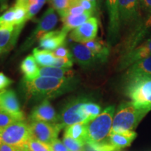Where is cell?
Listing matches in <instances>:
<instances>
[{"instance_id": "cell-39", "label": "cell", "mask_w": 151, "mask_h": 151, "mask_svg": "<svg viewBox=\"0 0 151 151\" xmlns=\"http://www.w3.org/2000/svg\"><path fill=\"white\" fill-rule=\"evenodd\" d=\"M74 4H78L81 6L86 11L94 13L97 10V9L94 7V6L90 2L89 0H78L76 3Z\"/></svg>"}, {"instance_id": "cell-28", "label": "cell", "mask_w": 151, "mask_h": 151, "mask_svg": "<svg viewBox=\"0 0 151 151\" xmlns=\"http://www.w3.org/2000/svg\"><path fill=\"white\" fill-rule=\"evenodd\" d=\"M62 142L69 151H84L86 143L76 140L72 138L64 135L62 138Z\"/></svg>"}, {"instance_id": "cell-22", "label": "cell", "mask_w": 151, "mask_h": 151, "mask_svg": "<svg viewBox=\"0 0 151 151\" xmlns=\"http://www.w3.org/2000/svg\"><path fill=\"white\" fill-rule=\"evenodd\" d=\"M20 69L24 74V80L31 81L39 76V67L33 56L28 55L22 60Z\"/></svg>"}, {"instance_id": "cell-36", "label": "cell", "mask_w": 151, "mask_h": 151, "mask_svg": "<svg viewBox=\"0 0 151 151\" xmlns=\"http://www.w3.org/2000/svg\"><path fill=\"white\" fill-rule=\"evenodd\" d=\"M86 11L83 8L82 6L78 4H73L69 6L67 10L65 11L64 16L62 17H65L67 16H77V15H81L86 13Z\"/></svg>"}, {"instance_id": "cell-4", "label": "cell", "mask_w": 151, "mask_h": 151, "mask_svg": "<svg viewBox=\"0 0 151 151\" xmlns=\"http://www.w3.org/2000/svg\"><path fill=\"white\" fill-rule=\"evenodd\" d=\"M124 91L132 101L151 110V76L126 81Z\"/></svg>"}, {"instance_id": "cell-9", "label": "cell", "mask_w": 151, "mask_h": 151, "mask_svg": "<svg viewBox=\"0 0 151 151\" xmlns=\"http://www.w3.org/2000/svg\"><path fill=\"white\" fill-rule=\"evenodd\" d=\"M120 24L134 26L142 18L140 0H118Z\"/></svg>"}, {"instance_id": "cell-29", "label": "cell", "mask_w": 151, "mask_h": 151, "mask_svg": "<svg viewBox=\"0 0 151 151\" xmlns=\"http://www.w3.org/2000/svg\"><path fill=\"white\" fill-rule=\"evenodd\" d=\"M15 24L24 25L27 21L28 9L21 6H15Z\"/></svg>"}, {"instance_id": "cell-19", "label": "cell", "mask_w": 151, "mask_h": 151, "mask_svg": "<svg viewBox=\"0 0 151 151\" xmlns=\"http://www.w3.org/2000/svg\"><path fill=\"white\" fill-rule=\"evenodd\" d=\"M151 76V56L143 59L128 67L124 73V78L126 81L141 77Z\"/></svg>"}, {"instance_id": "cell-44", "label": "cell", "mask_w": 151, "mask_h": 151, "mask_svg": "<svg viewBox=\"0 0 151 151\" xmlns=\"http://www.w3.org/2000/svg\"><path fill=\"white\" fill-rule=\"evenodd\" d=\"M17 151H30V150L27 146L24 147H21V148H17Z\"/></svg>"}, {"instance_id": "cell-14", "label": "cell", "mask_w": 151, "mask_h": 151, "mask_svg": "<svg viewBox=\"0 0 151 151\" xmlns=\"http://www.w3.org/2000/svg\"><path fill=\"white\" fill-rule=\"evenodd\" d=\"M99 22L95 17H91L81 26L73 29L69 37L76 43H85L97 38Z\"/></svg>"}, {"instance_id": "cell-33", "label": "cell", "mask_w": 151, "mask_h": 151, "mask_svg": "<svg viewBox=\"0 0 151 151\" xmlns=\"http://www.w3.org/2000/svg\"><path fill=\"white\" fill-rule=\"evenodd\" d=\"M47 0H31L28 7L27 20H30L41 10Z\"/></svg>"}, {"instance_id": "cell-45", "label": "cell", "mask_w": 151, "mask_h": 151, "mask_svg": "<svg viewBox=\"0 0 151 151\" xmlns=\"http://www.w3.org/2000/svg\"><path fill=\"white\" fill-rule=\"evenodd\" d=\"M89 1L94 6V7L97 9V4H98V3H99V1H98V0H89Z\"/></svg>"}, {"instance_id": "cell-3", "label": "cell", "mask_w": 151, "mask_h": 151, "mask_svg": "<svg viewBox=\"0 0 151 151\" xmlns=\"http://www.w3.org/2000/svg\"><path fill=\"white\" fill-rule=\"evenodd\" d=\"M115 111L114 106H110L99 116L86 122V144L101 142L108 138L112 128Z\"/></svg>"}, {"instance_id": "cell-21", "label": "cell", "mask_w": 151, "mask_h": 151, "mask_svg": "<svg viewBox=\"0 0 151 151\" xmlns=\"http://www.w3.org/2000/svg\"><path fill=\"white\" fill-rule=\"evenodd\" d=\"M93 52L99 60L100 62H105L110 54L109 45L99 38H95L93 40L84 43Z\"/></svg>"}, {"instance_id": "cell-23", "label": "cell", "mask_w": 151, "mask_h": 151, "mask_svg": "<svg viewBox=\"0 0 151 151\" xmlns=\"http://www.w3.org/2000/svg\"><path fill=\"white\" fill-rule=\"evenodd\" d=\"M39 76L52 77L58 78H73L75 77V72L70 69H62L54 67H39Z\"/></svg>"}, {"instance_id": "cell-41", "label": "cell", "mask_w": 151, "mask_h": 151, "mask_svg": "<svg viewBox=\"0 0 151 151\" xmlns=\"http://www.w3.org/2000/svg\"><path fill=\"white\" fill-rule=\"evenodd\" d=\"M141 12L147 15L151 14V0H140Z\"/></svg>"}, {"instance_id": "cell-11", "label": "cell", "mask_w": 151, "mask_h": 151, "mask_svg": "<svg viewBox=\"0 0 151 151\" xmlns=\"http://www.w3.org/2000/svg\"><path fill=\"white\" fill-rule=\"evenodd\" d=\"M151 56V36L129 51L122 54L118 64L119 70H123L143 59Z\"/></svg>"}, {"instance_id": "cell-16", "label": "cell", "mask_w": 151, "mask_h": 151, "mask_svg": "<svg viewBox=\"0 0 151 151\" xmlns=\"http://www.w3.org/2000/svg\"><path fill=\"white\" fill-rule=\"evenodd\" d=\"M0 111L24 119L17 95L13 90L0 92Z\"/></svg>"}, {"instance_id": "cell-10", "label": "cell", "mask_w": 151, "mask_h": 151, "mask_svg": "<svg viewBox=\"0 0 151 151\" xmlns=\"http://www.w3.org/2000/svg\"><path fill=\"white\" fill-rule=\"evenodd\" d=\"M29 125L34 138L49 145L58 139L59 132L62 129L60 124L46 122L31 121Z\"/></svg>"}, {"instance_id": "cell-18", "label": "cell", "mask_w": 151, "mask_h": 151, "mask_svg": "<svg viewBox=\"0 0 151 151\" xmlns=\"http://www.w3.org/2000/svg\"><path fill=\"white\" fill-rule=\"evenodd\" d=\"M67 34L68 32L63 28L49 32L39 39V47L42 50L53 51L60 46L65 45Z\"/></svg>"}, {"instance_id": "cell-2", "label": "cell", "mask_w": 151, "mask_h": 151, "mask_svg": "<svg viewBox=\"0 0 151 151\" xmlns=\"http://www.w3.org/2000/svg\"><path fill=\"white\" fill-rule=\"evenodd\" d=\"M150 111L132 101L122 103L113 117L110 134L134 131Z\"/></svg>"}, {"instance_id": "cell-25", "label": "cell", "mask_w": 151, "mask_h": 151, "mask_svg": "<svg viewBox=\"0 0 151 151\" xmlns=\"http://www.w3.org/2000/svg\"><path fill=\"white\" fill-rule=\"evenodd\" d=\"M86 122H81L66 127L64 135L86 144Z\"/></svg>"}, {"instance_id": "cell-49", "label": "cell", "mask_w": 151, "mask_h": 151, "mask_svg": "<svg viewBox=\"0 0 151 151\" xmlns=\"http://www.w3.org/2000/svg\"><path fill=\"white\" fill-rule=\"evenodd\" d=\"M0 54H1V51H0Z\"/></svg>"}, {"instance_id": "cell-17", "label": "cell", "mask_w": 151, "mask_h": 151, "mask_svg": "<svg viewBox=\"0 0 151 151\" xmlns=\"http://www.w3.org/2000/svg\"><path fill=\"white\" fill-rule=\"evenodd\" d=\"M24 25L1 26L0 27V51L4 53L16 45Z\"/></svg>"}, {"instance_id": "cell-26", "label": "cell", "mask_w": 151, "mask_h": 151, "mask_svg": "<svg viewBox=\"0 0 151 151\" xmlns=\"http://www.w3.org/2000/svg\"><path fill=\"white\" fill-rule=\"evenodd\" d=\"M33 57L41 67H52L55 60V57L51 51L41 50L38 48L33 50Z\"/></svg>"}, {"instance_id": "cell-6", "label": "cell", "mask_w": 151, "mask_h": 151, "mask_svg": "<svg viewBox=\"0 0 151 151\" xmlns=\"http://www.w3.org/2000/svg\"><path fill=\"white\" fill-rule=\"evenodd\" d=\"M55 10L50 7L45 11L42 17L38 22L37 27L32 33L30 35L26 41L22 45L20 48V51L29 49L37 40H39L45 34L52 31V29L55 27L58 22V16L57 15Z\"/></svg>"}, {"instance_id": "cell-7", "label": "cell", "mask_w": 151, "mask_h": 151, "mask_svg": "<svg viewBox=\"0 0 151 151\" xmlns=\"http://www.w3.org/2000/svg\"><path fill=\"white\" fill-rule=\"evenodd\" d=\"M86 101L84 98H79L67 104L59 115L58 124L62 128H66L74 124L89 122L83 109V105Z\"/></svg>"}, {"instance_id": "cell-48", "label": "cell", "mask_w": 151, "mask_h": 151, "mask_svg": "<svg viewBox=\"0 0 151 151\" xmlns=\"http://www.w3.org/2000/svg\"><path fill=\"white\" fill-rule=\"evenodd\" d=\"M98 1H99V3L100 2V1H101V0H98Z\"/></svg>"}, {"instance_id": "cell-31", "label": "cell", "mask_w": 151, "mask_h": 151, "mask_svg": "<svg viewBox=\"0 0 151 151\" xmlns=\"http://www.w3.org/2000/svg\"><path fill=\"white\" fill-rule=\"evenodd\" d=\"M24 119L0 111V129L6 127L18 121H23Z\"/></svg>"}, {"instance_id": "cell-5", "label": "cell", "mask_w": 151, "mask_h": 151, "mask_svg": "<svg viewBox=\"0 0 151 151\" xmlns=\"http://www.w3.org/2000/svg\"><path fill=\"white\" fill-rule=\"evenodd\" d=\"M32 137L29 124L24 120L16 122L8 127L0 129V143L16 148L27 146Z\"/></svg>"}, {"instance_id": "cell-43", "label": "cell", "mask_w": 151, "mask_h": 151, "mask_svg": "<svg viewBox=\"0 0 151 151\" xmlns=\"http://www.w3.org/2000/svg\"><path fill=\"white\" fill-rule=\"evenodd\" d=\"M30 1L31 0H16L15 6H21L26 7L28 9Z\"/></svg>"}, {"instance_id": "cell-20", "label": "cell", "mask_w": 151, "mask_h": 151, "mask_svg": "<svg viewBox=\"0 0 151 151\" xmlns=\"http://www.w3.org/2000/svg\"><path fill=\"white\" fill-rule=\"evenodd\" d=\"M137 136V133L134 131L118 132L110 134L107 138V140L116 151H119L122 148L129 146Z\"/></svg>"}, {"instance_id": "cell-27", "label": "cell", "mask_w": 151, "mask_h": 151, "mask_svg": "<svg viewBox=\"0 0 151 151\" xmlns=\"http://www.w3.org/2000/svg\"><path fill=\"white\" fill-rule=\"evenodd\" d=\"M83 109L85 113L88 116L89 121L96 118L97 116L101 113V107L97 104L90 102V101H86L83 105Z\"/></svg>"}, {"instance_id": "cell-40", "label": "cell", "mask_w": 151, "mask_h": 151, "mask_svg": "<svg viewBox=\"0 0 151 151\" xmlns=\"http://www.w3.org/2000/svg\"><path fill=\"white\" fill-rule=\"evenodd\" d=\"M50 146H51L52 151H69L63 142L59 140L58 139L52 141L50 143Z\"/></svg>"}, {"instance_id": "cell-37", "label": "cell", "mask_w": 151, "mask_h": 151, "mask_svg": "<svg viewBox=\"0 0 151 151\" xmlns=\"http://www.w3.org/2000/svg\"><path fill=\"white\" fill-rule=\"evenodd\" d=\"M52 52L55 58H71L70 50H69V49L66 48L65 45L60 46L59 48H58L55 50H54L53 51H52Z\"/></svg>"}, {"instance_id": "cell-12", "label": "cell", "mask_w": 151, "mask_h": 151, "mask_svg": "<svg viewBox=\"0 0 151 151\" xmlns=\"http://www.w3.org/2000/svg\"><path fill=\"white\" fill-rule=\"evenodd\" d=\"M71 59L83 69H90L99 60L84 43H73L69 46Z\"/></svg>"}, {"instance_id": "cell-50", "label": "cell", "mask_w": 151, "mask_h": 151, "mask_svg": "<svg viewBox=\"0 0 151 151\" xmlns=\"http://www.w3.org/2000/svg\"><path fill=\"white\" fill-rule=\"evenodd\" d=\"M119 151H120V150H119Z\"/></svg>"}, {"instance_id": "cell-35", "label": "cell", "mask_w": 151, "mask_h": 151, "mask_svg": "<svg viewBox=\"0 0 151 151\" xmlns=\"http://www.w3.org/2000/svg\"><path fill=\"white\" fill-rule=\"evenodd\" d=\"M73 66V60L71 58H55V60L52 67L62 68V69H70Z\"/></svg>"}, {"instance_id": "cell-46", "label": "cell", "mask_w": 151, "mask_h": 151, "mask_svg": "<svg viewBox=\"0 0 151 151\" xmlns=\"http://www.w3.org/2000/svg\"><path fill=\"white\" fill-rule=\"evenodd\" d=\"M78 1V0H69V6L74 4L76 3Z\"/></svg>"}, {"instance_id": "cell-15", "label": "cell", "mask_w": 151, "mask_h": 151, "mask_svg": "<svg viewBox=\"0 0 151 151\" xmlns=\"http://www.w3.org/2000/svg\"><path fill=\"white\" fill-rule=\"evenodd\" d=\"M31 121H41L58 123L59 115L56 113L48 99L43 100L32 111L29 116Z\"/></svg>"}, {"instance_id": "cell-30", "label": "cell", "mask_w": 151, "mask_h": 151, "mask_svg": "<svg viewBox=\"0 0 151 151\" xmlns=\"http://www.w3.org/2000/svg\"><path fill=\"white\" fill-rule=\"evenodd\" d=\"M27 147L30 151H52L50 145L38 140L33 137L30 138Z\"/></svg>"}, {"instance_id": "cell-47", "label": "cell", "mask_w": 151, "mask_h": 151, "mask_svg": "<svg viewBox=\"0 0 151 151\" xmlns=\"http://www.w3.org/2000/svg\"><path fill=\"white\" fill-rule=\"evenodd\" d=\"M7 0H0V5H1L2 6H4V5L6 3Z\"/></svg>"}, {"instance_id": "cell-8", "label": "cell", "mask_w": 151, "mask_h": 151, "mask_svg": "<svg viewBox=\"0 0 151 151\" xmlns=\"http://www.w3.org/2000/svg\"><path fill=\"white\" fill-rule=\"evenodd\" d=\"M151 36V14L141 18L134 24L125 39L122 54L129 51Z\"/></svg>"}, {"instance_id": "cell-42", "label": "cell", "mask_w": 151, "mask_h": 151, "mask_svg": "<svg viewBox=\"0 0 151 151\" xmlns=\"http://www.w3.org/2000/svg\"><path fill=\"white\" fill-rule=\"evenodd\" d=\"M16 147L9 146V145L0 143V151H17Z\"/></svg>"}, {"instance_id": "cell-38", "label": "cell", "mask_w": 151, "mask_h": 151, "mask_svg": "<svg viewBox=\"0 0 151 151\" xmlns=\"http://www.w3.org/2000/svg\"><path fill=\"white\" fill-rule=\"evenodd\" d=\"M13 83V81L6 76L4 73L0 72V91L5 90Z\"/></svg>"}, {"instance_id": "cell-32", "label": "cell", "mask_w": 151, "mask_h": 151, "mask_svg": "<svg viewBox=\"0 0 151 151\" xmlns=\"http://www.w3.org/2000/svg\"><path fill=\"white\" fill-rule=\"evenodd\" d=\"M11 25H15L14 6L9 9L0 16V27Z\"/></svg>"}, {"instance_id": "cell-13", "label": "cell", "mask_w": 151, "mask_h": 151, "mask_svg": "<svg viewBox=\"0 0 151 151\" xmlns=\"http://www.w3.org/2000/svg\"><path fill=\"white\" fill-rule=\"evenodd\" d=\"M109 14L108 42L109 46L115 44L120 37V24L118 11V0H106Z\"/></svg>"}, {"instance_id": "cell-1", "label": "cell", "mask_w": 151, "mask_h": 151, "mask_svg": "<svg viewBox=\"0 0 151 151\" xmlns=\"http://www.w3.org/2000/svg\"><path fill=\"white\" fill-rule=\"evenodd\" d=\"M76 77L58 78L38 76L33 80L22 81V88L28 99L45 100L62 95L74 89L78 83Z\"/></svg>"}, {"instance_id": "cell-24", "label": "cell", "mask_w": 151, "mask_h": 151, "mask_svg": "<svg viewBox=\"0 0 151 151\" xmlns=\"http://www.w3.org/2000/svg\"><path fill=\"white\" fill-rule=\"evenodd\" d=\"M93 13L86 11L84 14L77 16H67L62 18L63 22V28L69 32L71 29H74L76 27L81 26L84 22H86L90 18H91Z\"/></svg>"}, {"instance_id": "cell-34", "label": "cell", "mask_w": 151, "mask_h": 151, "mask_svg": "<svg viewBox=\"0 0 151 151\" xmlns=\"http://www.w3.org/2000/svg\"><path fill=\"white\" fill-rule=\"evenodd\" d=\"M51 5L60 16L62 17L69 6V0H50Z\"/></svg>"}]
</instances>
